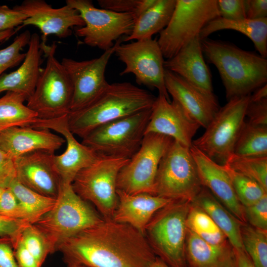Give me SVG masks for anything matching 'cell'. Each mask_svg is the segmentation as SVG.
<instances>
[{
  "instance_id": "b9f144b4",
  "label": "cell",
  "mask_w": 267,
  "mask_h": 267,
  "mask_svg": "<svg viewBox=\"0 0 267 267\" xmlns=\"http://www.w3.org/2000/svg\"><path fill=\"white\" fill-rule=\"evenodd\" d=\"M220 17L229 20L246 19L245 0H217Z\"/></svg>"
},
{
  "instance_id": "3957f363",
  "label": "cell",
  "mask_w": 267,
  "mask_h": 267,
  "mask_svg": "<svg viewBox=\"0 0 267 267\" xmlns=\"http://www.w3.org/2000/svg\"><path fill=\"white\" fill-rule=\"evenodd\" d=\"M156 99L151 92L129 82L109 84L87 106L68 114V127L82 138L102 124L151 109Z\"/></svg>"
},
{
  "instance_id": "4316f807",
  "label": "cell",
  "mask_w": 267,
  "mask_h": 267,
  "mask_svg": "<svg viewBox=\"0 0 267 267\" xmlns=\"http://www.w3.org/2000/svg\"><path fill=\"white\" fill-rule=\"evenodd\" d=\"M191 202L211 218L234 249H244L241 236V226L243 223L234 217L207 188L203 186Z\"/></svg>"
},
{
  "instance_id": "5bb4252c",
  "label": "cell",
  "mask_w": 267,
  "mask_h": 267,
  "mask_svg": "<svg viewBox=\"0 0 267 267\" xmlns=\"http://www.w3.org/2000/svg\"><path fill=\"white\" fill-rule=\"evenodd\" d=\"M114 53L126 66L120 75L133 74L137 83L156 89L159 94L170 100L165 84L164 58L156 40L151 38L128 44H121L119 40Z\"/></svg>"
},
{
  "instance_id": "603a6c76",
  "label": "cell",
  "mask_w": 267,
  "mask_h": 267,
  "mask_svg": "<svg viewBox=\"0 0 267 267\" xmlns=\"http://www.w3.org/2000/svg\"><path fill=\"white\" fill-rule=\"evenodd\" d=\"M203 55L198 36L174 57L165 60L164 66L200 89L213 93L211 74Z\"/></svg>"
},
{
  "instance_id": "74e56055",
  "label": "cell",
  "mask_w": 267,
  "mask_h": 267,
  "mask_svg": "<svg viewBox=\"0 0 267 267\" xmlns=\"http://www.w3.org/2000/svg\"><path fill=\"white\" fill-rule=\"evenodd\" d=\"M31 34L28 30L17 36L7 47L0 49V77L9 68L14 67L23 61L26 53L21 50L28 45Z\"/></svg>"
},
{
  "instance_id": "681fc988",
  "label": "cell",
  "mask_w": 267,
  "mask_h": 267,
  "mask_svg": "<svg viewBox=\"0 0 267 267\" xmlns=\"http://www.w3.org/2000/svg\"><path fill=\"white\" fill-rule=\"evenodd\" d=\"M246 18L261 19L267 18V0H245Z\"/></svg>"
},
{
  "instance_id": "f6af8a7d",
  "label": "cell",
  "mask_w": 267,
  "mask_h": 267,
  "mask_svg": "<svg viewBox=\"0 0 267 267\" xmlns=\"http://www.w3.org/2000/svg\"><path fill=\"white\" fill-rule=\"evenodd\" d=\"M250 124L267 127V98L255 102H250L246 111Z\"/></svg>"
},
{
  "instance_id": "8d00e7d4",
  "label": "cell",
  "mask_w": 267,
  "mask_h": 267,
  "mask_svg": "<svg viewBox=\"0 0 267 267\" xmlns=\"http://www.w3.org/2000/svg\"><path fill=\"white\" fill-rule=\"evenodd\" d=\"M19 238L41 267L48 255L53 253L45 236L33 224L27 226L22 231Z\"/></svg>"
},
{
  "instance_id": "7402d4cb",
  "label": "cell",
  "mask_w": 267,
  "mask_h": 267,
  "mask_svg": "<svg viewBox=\"0 0 267 267\" xmlns=\"http://www.w3.org/2000/svg\"><path fill=\"white\" fill-rule=\"evenodd\" d=\"M65 142L63 137L46 129L14 127L0 132V149L13 160L37 151L54 153Z\"/></svg>"
},
{
  "instance_id": "7bdbcfd3",
  "label": "cell",
  "mask_w": 267,
  "mask_h": 267,
  "mask_svg": "<svg viewBox=\"0 0 267 267\" xmlns=\"http://www.w3.org/2000/svg\"><path fill=\"white\" fill-rule=\"evenodd\" d=\"M28 16L22 11L6 5H0V32L22 25Z\"/></svg>"
},
{
  "instance_id": "bcb514c9",
  "label": "cell",
  "mask_w": 267,
  "mask_h": 267,
  "mask_svg": "<svg viewBox=\"0 0 267 267\" xmlns=\"http://www.w3.org/2000/svg\"><path fill=\"white\" fill-rule=\"evenodd\" d=\"M16 179L14 161L0 149V187L8 188Z\"/></svg>"
},
{
  "instance_id": "e0dca14e",
  "label": "cell",
  "mask_w": 267,
  "mask_h": 267,
  "mask_svg": "<svg viewBox=\"0 0 267 267\" xmlns=\"http://www.w3.org/2000/svg\"><path fill=\"white\" fill-rule=\"evenodd\" d=\"M13 7L28 16L21 28L32 25L40 29L42 33L41 43H46L50 35L66 38L71 35L72 27L85 25L79 12L67 4L54 8L44 0H25Z\"/></svg>"
},
{
  "instance_id": "6da1fadb",
  "label": "cell",
  "mask_w": 267,
  "mask_h": 267,
  "mask_svg": "<svg viewBox=\"0 0 267 267\" xmlns=\"http://www.w3.org/2000/svg\"><path fill=\"white\" fill-rule=\"evenodd\" d=\"M57 251L66 264L86 267H149L156 257L144 234L112 219L68 239Z\"/></svg>"
},
{
  "instance_id": "9a60e30c",
  "label": "cell",
  "mask_w": 267,
  "mask_h": 267,
  "mask_svg": "<svg viewBox=\"0 0 267 267\" xmlns=\"http://www.w3.org/2000/svg\"><path fill=\"white\" fill-rule=\"evenodd\" d=\"M117 41L113 47L99 57L90 60L77 61L63 58L61 63L66 70L73 87L70 112L79 110L89 105L107 87L105 72Z\"/></svg>"
},
{
  "instance_id": "cb8c5ba5",
  "label": "cell",
  "mask_w": 267,
  "mask_h": 267,
  "mask_svg": "<svg viewBox=\"0 0 267 267\" xmlns=\"http://www.w3.org/2000/svg\"><path fill=\"white\" fill-rule=\"evenodd\" d=\"M117 193L118 202L112 220L128 224L143 234L153 215L173 200L147 193L129 194L119 190Z\"/></svg>"
},
{
  "instance_id": "4dcf8cb0",
  "label": "cell",
  "mask_w": 267,
  "mask_h": 267,
  "mask_svg": "<svg viewBox=\"0 0 267 267\" xmlns=\"http://www.w3.org/2000/svg\"><path fill=\"white\" fill-rule=\"evenodd\" d=\"M21 206L25 220L30 224L36 223L49 211L56 203V198L38 193L24 186L17 178L8 187Z\"/></svg>"
},
{
  "instance_id": "db71d44e",
  "label": "cell",
  "mask_w": 267,
  "mask_h": 267,
  "mask_svg": "<svg viewBox=\"0 0 267 267\" xmlns=\"http://www.w3.org/2000/svg\"><path fill=\"white\" fill-rule=\"evenodd\" d=\"M149 267H170L162 260L158 257H156L155 260L150 265Z\"/></svg>"
},
{
  "instance_id": "f35d334b",
  "label": "cell",
  "mask_w": 267,
  "mask_h": 267,
  "mask_svg": "<svg viewBox=\"0 0 267 267\" xmlns=\"http://www.w3.org/2000/svg\"><path fill=\"white\" fill-rule=\"evenodd\" d=\"M156 0H98L102 9L133 14L136 19L152 5Z\"/></svg>"
},
{
  "instance_id": "d590c367",
  "label": "cell",
  "mask_w": 267,
  "mask_h": 267,
  "mask_svg": "<svg viewBox=\"0 0 267 267\" xmlns=\"http://www.w3.org/2000/svg\"><path fill=\"white\" fill-rule=\"evenodd\" d=\"M229 175L236 195L244 207L258 201L267 191L255 180L235 171L226 164L222 165Z\"/></svg>"
},
{
  "instance_id": "44dd1931",
  "label": "cell",
  "mask_w": 267,
  "mask_h": 267,
  "mask_svg": "<svg viewBox=\"0 0 267 267\" xmlns=\"http://www.w3.org/2000/svg\"><path fill=\"white\" fill-rule=\"evenodd\" d=\"M54 154L37 151L14 159L17 179L38 193L56 198L61 182L53 166Z\"/></svg>"
},
{
  "instance_id": "7a4b0ae2",
  "label": "cell",
  "mask_w": 267,
  "mask_h": 267,
  "mask_svg": "<svg viewBox=\"0 0 267 267\" xmlns=\"http://www.w3.org/2000/svg\"><path fill=\"white\" fill-rule=\"evenodd\" d=\"M209 62L217 68L228 100L250 95L267 82V59L235 44L206 38L201 40Z\"/></svg>"
},
{
  "instance_id": "ab89813d",
  "label": "cell",
  "mask_w": 267,
  "mask_h": 267,
  "mask_svg": "<svg viewBox=\"0 0 267 267\" xmlns=\"http://www.w3.org/2000/svg\"><path fill=\"white\" fill-rule=\"evenodd\" d=\"M243 210L247 223L267 231V194L254 204L243 206Z\"/></svg>"
},
{
  "instance_id": "2e32d148",
  "label": "cell",
  "mask_w": 267,
  "mask_h": 267,
  "mask_svg": "<svg viewBox=\"0 0 267 267\" xmlns=\"http://www.w3.org/2000/svg\"><path fill=\"white\" fill-rule=\"evenodd\" d=\"M67 117L68 115L52 119L38 118L30 127L52 130L64 137L66 142V150L61 154H54L53 166L61 183L72 184L77 174L90 165L98 154L77 141L69 128Z\"/></svg>"
},
{
  "instance_id": "d6986e66",
  "label": "cell",
  "mask_w": 267,
  "mask_h": 267,
  "mask_svg": "<svg viewBox=\"0 0 267 267\" xmlns=\"http://www.w3.org/2000/svg\"><path fill=\"white\" fill-rule=\"evenodd\" d=\"M200 127L177 102L173 100L170 102L165 95L159 94L152 107L145 134L156 133L165 135L190 148L192 138Z\"/></svg>"
},
{
  "instance_id": "8fae6325",
  "label": "cell",
  "mask_w": 267,
  "mask_h": 267,
  "mask_svg": "<svg viewBox=\"0 0 267 267\" xmlns=\"http://www.w3.org/2000/svg\"><path fill=\"white\" fill-rule=\"evenodd\" d=\"M250 95L233 98L220 108L204 134L192 141V145L220 165L233 154L245 122Z\"/></svg>"
},
{
  "instance_id": "f907efd6",
  "label": "cell",
  "mask_w": 267,
  "mask_h": 267,
  "mask_svg": "<svg viewBox=\"0 0 267 267\" xmlns=\"http://www.w3.org/2000/svg\"><path fill=\"white\" fill-rule=\"evenodd\" d=\"M236 267H255L249 256L244 249L233 248Z\"/></svg>"
},
{
  "instance_id": "1f68e13d",
  "label": "cell",
  "mask_w": 267,
  "mask_h": 267,
  "mask_svg": "<svg viewBox=\"0 0 267 267\" xmlns=\"http://www.w3.org/2000/svg\"><path fill=\"white\" fill-rule=\"evenodd\" d=\"M186 224L187 229L211 244L222 246L230 243L211 218L201 208L192 202Z\"/></svg>"
},
{
  "instance_id": "e575fe53",
  "label": "cell",
  "mask_w": 267,
  "mask_h": 267,
  "mask_svg": "<svg viewBox=\"0 0 267 267\" xmlns=\"http://www.w3.org/2000/svg\"><path fill=\"white\" fill-rule=\"evenodd\" d=\"M225 164L255 180L267 191V156L244 157L233 154Z\"/></svg>"
},
{
  "instance_id": "9f6ffc18",
  "label": "cell",
  "mask_w": 267,
  "mask_h": 267,
  "mask_svg": "<svg viewBox=\"0 0 267 267\" xmlns=\"http://www.w3.org/2000/svg\"><path fill=\"white\" fill-rule=\"evenodd\" d=\"M5 188H1L0 187V197L1 196V195L3 191V190Z\"/></svg>"
},
{
  "instance_id": "ba28073f",
  "label": "cell",
  "mask_w": 267,
  "mask_h": 267,
  "mask_svg": "<svg viewBox=\"0 0 267 267\" xmlns=\"http://www.w3.org/2000/svg\"><path fill=\"white\" fill-rule=\"evenodd\" d=\"M202 187L190 148L174 140L160 162L154 195L192 202Z\"/></svg>"
},
{
  "instance_id": "f1b7e54d",
  "label": "cell",
  "mask_w": 267,
  "mask_h": 267,
  "mask_svg": "<svg viewBox=\"0 0 267 267\" xmlns=\"http://www.w3.org/2000/svg\"><path fill=\"white\" fill-rule=\"evenodd\" d=\"M176 4V0H156L155 3L135 20L131 34L124 42L151 39L168 24Z\"/></svg>"
},
{
  "instance_id": "f5cc1de1",
  "label": "cell",
  "mask_w": 267,
  "mask_h": 267,
  "mask_svg": "<svg viewBox=\"0 0 267 267\" xmlns=\"http://www.w3.org/2000/svg\"><path fill=\"white\" fill-rule=\"evenodd\" d=\"M20 29H21V28L20 27H19L18 28L16 29H13L0 32V42L8 40L9 38L14 35Z\"/></svg>"
},
{
  "instance_id": "ee69618b",
  "label": "cell",
  "mask_w": 267,
  "mask_h": 267,
  "mask_svg": "<svg viewBox=\"0 0 267 267\" xmlns=\"http://www.w3.org/2000/svg\"><path fill=\"white\" fill-rule=\"evenodd\" d=\"M30 223L24 220L11 219L0 215V237H8L13 243L23 229Z\"/></svg>"
},
{
  "instance_id": "c3c4849f",
  "label": "cell",
  "mask_w": 267,
  "mask_h": 267,
  "mask_svg": "<svg viewBox=\"0 0 267 267\" xmlns=\"http://www.w3.org/2000/svg\"><path fill=\"white\" fill-rule=\"evenodd\" d=\"M14 256L20 267H41L18 238L13 243Z\"/></svg>"
},
{
  "instance_id": "f546056e",
  "label": "cell",
  "mask_w": 267,
  "mask_h": 267,
  "mask_svg": "<svg viewBox=\"0 0 267 267\" xmlns=\"http://www.w3.org/2000/svg\"><path fill=\"white\" fill-rule=\"evenodd\" d=\"M25 98L20 93L7 91L0 98V132L14 127L31 126L38 115L24 104Z\"/></svg>"
},
{
  "instance_id": "7c38bea8",
  "label": "cell",
  "mask_w": 267,
  "mask_h": 267,
  "mask_svg": "<svg viewBox=\"0 0 267 267\" xmlns=\"http://www.w3.org/2000/svg\"><path fill=\"white\" fill-rule=\"evenodd\" d=\"M174 139L156 134H145L138 151L121 169L117 189L129 194L154 195V183L160 162Z\"/></svg>"
},
{
  "instance_id": "60d3db41",
  "label": "cell",
  "mask_w": 267,
  "mask_h": 267,
  "mask_svg": "<svg viewBox=\"0 0 267 267\" xmlns=\"http://www.w3.org/2000/svg\"><path fill=\"white\" fill-rule=\"evenodd\" d=\"M0 215L11 219L26 221L21 206L9 188L3 190L0 197Z\"/></svg>"
},
{
  "instance_id": "52a82bcc",
  "label": "cell",
  "mask_w": 267,
  "mask_h": 267,
  "mask_svg": "<svg viewBox=\"0 0 267 267\" xmlns=\"http://www.w3.org/2000/svg\"><path fill=\"white\" fill-rule=\"evenodd\" d=\"M98 154L90 165L77 174L72 186L80 197L95 206L103 219H112L118 202V175L130 159Z\"/></svg>"
},
{
  "instance_id": "277c9868",
  "label": "cell",
  "mask_w": 267,
  "mask_h": 267,
  "mask_svg": "<svg viewBox=\"0 0 267 267\" xmlns=\"http://www.w3.org/2000/svg\"><path fill=\"white\" fill-rule=\"evenodd\" d=\"M56 200L54 207L33 224L45 236L53 253L65 241L104 219L72 184L61 183Z\"/></svg>"
},
{
  "instance_id": "ffe728a7",
  "label": "cell",
  "mask_w": 267,
  "mask_h": 267,
  "mask_svg": "<svg viewBox=\"0 0 267 267\" xmlns=\"http://www.w3.org/2000/svg\"><path fill=\"white\" fill-rule=\"evenodd\" d=\"M191 154L202 186L207 188L238 220L247 223L243 206L239 202L230 178L223 166L192 145Z\"/></svg>"
},
{
  "instance_id": "9c48e42d",
  "label": "cell",
  "mask_w": 267,
  "mask_h": 267,
  "mask_svg": "<svg viewBox=\"0 0 267 267\" xmlns=\"http://www.w3.org/2000/svg\"><path fill=\"white\" fill-rule=\"evenodd\" d=\"M151 110L102 124L82 138V143L97 154L130 159L141 146Z\"/></svg>"
},
{
  "instance_id": "ac0fdd59",
  "label": "cell",
  "mask_w": 267,
  "mask_h": 267,
  "mask_svg": "<svg viewBox=\"0 0 267 267\" xmlns=\"http://www.w3.org/2000/svg\"><path fill=\"white\" fill-rule=\"evenodd\" d=\"M165 84L168 93L188 117L206 128L220 109L214 93L205 92L178 75L165 70Z\"/></svg>"
},
{
  "instance_id": "30bf717a",
  "label": "cell",
  "mask_w": 267,
  "mask_h": 267,
  "mask_svg": "<svg viewBox=\"0 0 267 267\" xmlns=\"http://www.w3.org/2000/svg\"><path fill=\"white\" fill-rule=\"evenodd\" d=\"M219 17L217 0H176L171 18L157 40L164 58L174 57L199 36L209 22Z\"/></svg>"
},
{
  "instance_id": "816d5d0a",
  "label": "cell",
  "mask_w": 267,
  "mask_h": 267,
  "mask_svg": "<svg viewBox=\"0 0 267 267\" xmlns=\"http://www.w3.org/2000/svg\"><path fill=\"white\" fill-rule=\"evenodd\" d=\"M253 94H250V102H255L267 98V84L254 90Z\"/></svg>"
},
{
  "instance_id": "d4e9b609",
  "label": "cell",
  "mask_w": 267,
  "mask_h": 267,
  "mask_svg": "<svg viewBox=\"0 0 267 267\" xmlns=\"http://www.w3.org/2000/svg\"><path fill=\"white\" fill-rule=\"evenodd\" d=\"M41 38L31 34L28 48L22 64L16 70L0 77V93L12 91L22 95L27 101L32 95L41 73Z\"/></svg>"
},
{
  "instance_id": "4fadbf2b",
  "label": "cell",
  "mask_w": 267,
  "mask_h": 267,
  "mask_svg": "<svg viewBox=\"0 0 267 267\" xmlns=\"http://www.w3.org/2000/svg\"><path fill=\"white\" fill-rule=\"evenodd\" d=\"M66 4L76 9L85 22L75 30L76 35L86 44L104 51L121 37L129 36L136 20L132 14L96 8L89 0H66Z\"/></svg>"
},
{
  "instance_id": "83f0119b",
  "label": "cell",
  "mask_w": 267,
  "mask_h": 267,
  "mask_svg": "<svg viewBox=\"0 0 267 267\" xmlns=\"http://www.w3.org/2000/svg\"><path fill=\"white\" fill-rule=\"evenodd\" d=\"M222 30H232L242 33L252 41L259 54L267 57V18L234 21L219 17L210 21L203 27L199 34V39L202 40L208 38L213 33Z\"/></svg>"
},
{
  "instance_id": "11a10c76",
  "label": "cell",
  "mask_w": 267,
  "mask_h": 267,
  "mask_svg": "<svg viewBox=\"0 0 267 267\" xmlns=\"http://www.w3.org/2000/svg\"><path fill=\"white\" fill-rule=\"evenodd\" d=\"M67 267H86L82 265H74V264H66Z\"/></svg>"
},
{
  "instance_id": "5b68a950",
  "label": "cell",
  "mask_w": 267,
  "mask_h": 267,
  "mask_svg": "<svg viewBox=\"0 0 267 267\" xmlns=\"http://www.w3.org/2000/svg\"><path fill=\"white\" fill-rule=\"evenodd\" d=\"M191 204L173 200L153 215L145 229L144 236L156 256L170 267H187L186 221Z\"/></svg>"
},
{
  "instance_id": "8992f818",
  "label": "cell",
  "mask_w": 267,
  "mask_h": 267,
  "mask_svg": "<svg viewBox=\"0 0 267 267\" xmlns=\"http://www.w3.org/2000/svg\"><path fill=\"white\" fill-rule=\"evenodd\" d=\"M56 47L55 43L51 45L41 43L46 58V65L42 69L35 90L26 105L41 119L60 118L70 111L73 87L65 68L55 57Z\"/></svg>"
},
{
  "instance_id": "836d02e7",
  "label": "cell",
  "mask_w": 267,
  "mask_h": 267,
  "mask_svg": "<svg viewBox=\"0 0 267 267\" xmlns=\"http://www.w3.org/2000/svg\"><path fill=\"white\" fill-rule=\"evenodd\" d=\"M243 248L255 267H267V231L248 223L241 226Z\"/></svg>"
},
{
  "instance_id": "d6a6232c",
  "label": "cell",
  "mask_w": 267,
  "mask_h": 267,
  "mask_svg": "<svg viewBox=\"0 0 267 267\" xmlns=\"http://www.w3.org/2000/svg\"><path fill=\"white\" fill-rule=\"evenodd\" d=\"M233 154L244 157L267 156V127L245 122L236 142Z\"/></svg>"
},
{
  "instance_id": "484cf974",
  "label": "cell",
  "mask_w": 267,
  "mask_h": 267,
  "mask_svg": "<svg viewBox=\"0 0 267 267\" xmlns=\"http://www.w3.org/2000/svg\"><path fill=\"white\" fill-rule=\"evenodd\" d=\"M185 258L187 267H236L234 252L230 243L211 244L187 228Z\"/></svg>"
},
{
  "instance_id": "7dc6e473",
  "label": "cell",
  "mask_w": 267,
  "mask_h": 267,
  "mask_svg": "<svg viewBox=\"0 0 267 267\" xmlns=\"http://www.w3.org/2000/svg\"><path fill=\"white\" fill-rule=\"evenodd\" d=\"M0 267H20L16 260L12 240L0 237Z\"/></svg>"
}]
</instances>
